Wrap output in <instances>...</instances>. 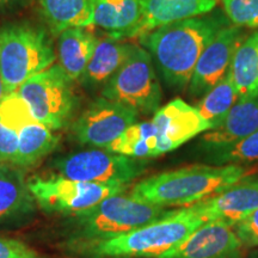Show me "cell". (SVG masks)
Segmentation results:
<instances>
[{
  "instance_id": "obj_12",
  "label": "cell",
  "mask_w": 258,
  "mask_h": 258,
  "mask_svg": "<svg viewBox=\"0 0 258 258\" xmlns=\"http://www.w3.org/2000/svg\"><path fill=\"white\" fill-rule=\"evenodd\" d=\"M152 122L158 135V156L184 145L198 135L211 131L196 106L175 98L154 112Z\"/></svg>"
},
{
  "instance_id": "obj_30",
  "label": "cell",
  "mask_w": 258,
  "mask_h": 258,
  "mask_svg": "<svg viewBox=\"0 0 258 258\" xmlns=\"http://www.w3.org/2000/svg\"><path fill=\"white\" fill-rule=\"evenodd\" d=\"M233 228L244 247H258V208Z\"/></svg>"
},
{
  "instance_id": "obj_3",
  "label": "cell",
  "mask_w": 258,
  "mask_h": 258,
  "mask_svg": "<svg viewBox=\"0 0 258 258\" xmlns=\"http://www.w3.org/2000/svg\"><path fill=\"white\" fill-rule=\"evenodd\" d=\"M167 208L139 201L123 192L103 200L98 205L71 215L69 245L83 251L102 241L120 237L163 218Z\"/></svg>"
},
{
  "instance_id": "obj_6",
  "label": "cell",
  "mask_w": 258,
  "mask_h": 258,
  "mask_svg": "<svg viewBox=\"0 0 258 258\" xmlns=\"http://www.w3.org/2000/svg\"><path fill=\"white\" fill-rule=\"evenodd\" d=\"M101 97L134 109L139 115L154 114L163 92L150 53L135 46L129 59L103 86Z\"/></svg>"
},
{
  "instance_id": "obj_11",
  "label": "cell",
  "mask_w": 258,
  "mask_h": 258,
  "mask_svg": "<svg viewBox=\"0 0 258 258\" xmlns=\"http://www.w3.org/2000/svg\"><path fill=\"white\" fill-rule=\"evenodd\" d=\"M245 37L243 28L233 24L226 25L213 37L195 64L188 84L189 97L202 98L227 76L235 50Z\"/></svg>"
},
{
  "instance_id": "obj_17",
  "label": "cell",
  "mask_w": 258,
  "mask_h": 258,
  "mask_svg": "<svg viewBox=\"0 0 258 258\" xmlns=\"http://www.w3.org/2000/svg\"><path fill=\"white\" fill-rule=\"evenodd\" d=\"M35 206L23 171L0 164V225L24 220L34 213Z\"/></svg>"
},
{
  "instance_id": "obj_16",
  "label": "cell",
  "mask_w": 258,
  "mask_h": 258,
  "mask_svg": "<svg viewBox=\"0 0 258 258\" xmlns=\"http://www.w3.org/2000/svg\"><path fill=\"white\" fill-rule=\"evenodd\" d=\"M143 19L137 37L164 25L207 15L218 0H141Z\"/></svg>"
},
{
  "instance_id": "obj_32",
  "label": "cell",
  "mask_w": 258,
  "mask_h": 258,
  "mask_svg": "<svg viewBox=\"0 0 258 258\" xmlns=\"http://www.w3.org/2000/svg\"><path fill=\"white\" fill-rule=\"evenodd\" d=\"M18 0H0V14L8 11L10 8H12Z\"/></svg>"
},
{
  "instance_id": "obj_28",
  "label": "cell",
  "mask_w": 258,
  "mask_h": 258,
  "mask_svg": "<svg viewBox=\"0 0 258 258\" xmlns=\"http://www.w3.org/2000/svg\"><path fill=\"white\" fill-rule=\"evenodd\" d=\"M221 5L235 27L258 28V0H221Z\"/></svg>"
},
{
  "instance_id": "obj_10",
  "label": "cell",
  "mask_w": 258,
  "mask_h": 258,
  "mask_svg": "<svg viewBox=\"0 0 258 258\" xmlns=\"http://www.w3.org/2000/svg\"><path fill=\"white\" fill-rule=\"evenodd\" d=\"M138 118L134 109L98 97L74 122L72 134L79 144L105 150Z\"/></svg>"
},
{
  "instance_id": "obj_24",
  "label": "cell",
  "mask_w": 258,
  "mask_h": 258,
  "mask_svg": "<svg viewBox=\"0 0 258 258\" xmlns=\"http://www.w3.org/2000/svg\"><path fill=\"white\" fill-rule=\"evenodd\" d=\"M105 150L135 159L158 157V135L153 122H135Z\"/></svg>"
},
{
  "instance_id": "obj_19",
  "label": "cell",
  "mask_w": 258,
  "mask_h": 258,
  "mask_svg": "<svg viewBox=\"0 0 258 258\" xmlns=\"http://www.w3.org/2000/svg\"><path fill=\"white\" fill-rule=\"evenodd\" d=\"M134 48V44L112 37L98 40L91 59L80 77V84L90 90L103 88L129 59Z\"/></svg>"
},
{
  "instance_id": "obj_2",
  "label": "cell",
  "mask_w": 258,
  "mask_h": 258,
  "mask_svg": "<svg viewBox=\"0 0 258 258\" xmlns=\"http://www.w3.org/2000/svg\"><path fill=\"white\" fill-rule=\"evenodd\" d=\"M253 171L245 165L184 166L141 179L129 195L164 208L190 207L252 175Z\"/></svg>"
},
{
  "instance_id": "obj_18",
  "label": "cell",
  "mask_w": 258,
  "mask_h": 258,
  "mask_svg": "<svg viewBox=\"0 0 258 258\" xmlns=\"http://www.w3.org/2000/svg\"><path fill=\"white\" fill-rule=\"evenodd\" d=\"M141 19V0H93V25L116 40L137 37Z\"/></svg>"
},
{
  "instance_id": "obj_31",
  "label": "cell",
  "mask_w": 258,
  "mask_h": 258,
  "mask_svg": "<svg viewBox=\"0 0 258 258\" xmlns=\"http://www.w3.org/2000/svg\"><path fill=\"white\" fill-rule=\"evenodd\" d=\"M18 148V134L0 121V163L12 161Z\"/></svg>"
},
{
  "instance_id": "obj_15",
  "label": "cell",
  "mask_w": 258,
  "mask_h": 258,
  "mask_svg": "<svg viewBox=\"0 0 258 258\" xmlns=\"http://www.w3.org/2000/svg\"><path fill=\"white\" fill-rule=\"evenodd\" d=\"M258 131V98L238 102L218 127L206 132L198 147L203 154L226 147Z\"/></svg>"
},
{
  "instance_id": "obj_20",
  "label": "cell",
  "mask_w": 258,
  "mask_h": 258,
  "mask_svg": "<svg viewBox=\"0 0 258 258\" xmlns=\"http://www.w3.org/2000/svg\"><path fill=\"white\" fill-rule=\"evenodd\" d=\"M97 43L98 38L88 28H71L59 35V64L73 82L80 79Z\"/></svg>"
},
{
  "instance_id": "obj_27",
  "label": "cell",
  "mask_w": 258,
  "mask_h": 258,
  "mask_svg": "<svg viewBox=\"0 0 258 258\" xmlns=\"http://www.w3.org/2000/svg\"><path fill=\"white\" fill-rule=\"evenodd\" d=\"M0 121L18 133L24 125L37 120L34 117L23 97L15 91L0 102Z\"/></svg>"
},
{
  "instance_id": "obj_23",
  "label": "cell",
  "mask_w": 258,
  "mask_h": 258,
  "mask_svg": "<svg viewBox=\"0 0 258 258\" xmlns=\"http://www.w3.org/2000/svg\"><path fill=\"white\" fill-rule=\"evenodd\" d=\"M18 148L11 163L17 167H30L55 150L60 138L53 131L34 121L18 132Z\"/></svg>"
},
{
  "instance_id": "obj_1",
  "label": "cell",
  "mask_w": 258,
  "mask_h": 258,
  "mask_svg": "<svg viewBox=\"0 0 258 258\" xmlns=\"http://www.w3.org/2000/svg\"><path fill=\"white\" fill-rule=\"evenodd\" d=\"M228 22L218 14H207L164 25L139 38L167 85L183 90L203 49Z\"/></svg>"
},
{
  "instance_id": "obj_4",
  "label": "cell",
  "mask_w": 258,
  "mask_h": 258,
  "mask_svg": "<svg viewBox=\"0 0 258 258\" xmlns=\"http://www.w3.org/2000/svg\"><path fill=\"white\" fill-rule=\"evenodd\" d=\"M203 222L205 220L191 207L170 211L158 220L92 245L83 252L95 258H158L178 246Z\"/></svg>"
},
{
  "instance_id": "obj_22",
  "label": "cell",
  "mask_w": 258,
  "mask_h": 258,
  "mask_svg": "<svg viewBox=\"0 0 258 258\" xmlns=\"http://www.w3.org/2000/svg\"><path fill=\"white\" fill-rule=\"evenodd\" d=\"M37 3L54 35L71 28L93 25V0H37Z\"/></svg>"
},
{
  "instance_id": "obj_26",
  "label": "cell",
  "mask_w": 258,
  "mask_h": 258,
  "mask_svg": "<svg viewBox=\"0 0 258 258\" xmlns=\"http://www.w3.org/2000/svg\"><path fill=\"white\" fill-rule=\"evenodd\" d=\"M209 165H245L258 161V131L237 143L205 154Z\"/></svg>"
},
{
  "instance_id": "obj_9",
  "label": "cell",
  "mask_w": 258,
  "mask_h": 258,
  "mask_svg": "<svg viewBox=\"0 0 258 258\" xmlns=\"http://www.w3.org/2000/svg\"><path fill=\"white\" fill-rule=\"evenodd\" d=\"M147 165V159H135L99 148L72 153L55 161L59 176L101 184H129L143 175Z\"/></svg>"
},
{
  "instance_id": "obj_33",
  "label": "cell",
  "mask_w": 258,
  "mask_h": 258,
  "mask_svg": "<svg viewBox=\"0 0 258 258\" xmlns=\"http://www.w3.org/2000/svg\"><path fill=\"white\" fill-rule=\"evenodd\" d=\"M8 96V93H6V90H5V85H4V82H3V78H2V74H0V102L3 101V99L5 98V97Z\"/></svg>"
},
{
  "instance_id": "obj_25",
  "label": "cell",
  "mask_w": 258,
  "mask_h": 258,
  "mask_svg": "<svg viewBox=\"0 0 258 258\" xmlns=\"http://www.w3.org/2000/svg\"><path fill=\"white\" fill-rule=\"evenodd\" d=\"M238 102L239 93L228 73L200 99L196 109L205 121L211 125V129H214L224 121L226 115Z\"/></svg>"
},
{
  "instance_id": "obj_21",
  "label": "cell",
  "mask_w": 258,
  "mask_h": 258,
  "mask_svg": "<svg viewBox=\"0 0 258 258\" xmlns=\"http://www.w3.org/2000/svg\"><path fill=\"white\" fill-rule=\"evenodd\" d=\"M228 73L239 93V102L258 98V30L237 48Z\"/></svg>"
},
{
  "instance_id": "obj_8",
  "label": "cell",
  "mask_w": 258,
  "mask_h": 258,
  "mask_svg": "<svg viewBox=\"0 0 258 258\" xmlns=\"http://www.w3.org/2000/svg\"><path fill=\"white\" fill-rule=\"evenodd\" d=\"M36 205L47 213L74 215L98 205L103 200L124 192L129 184H101L54 176L35 177L28 182Z\"/></svg>"
},
{
  "instance_id": "obj_5",
  "label": "cell",
  "mask_w": 258,
  "mask_h": 258,
  "mask_svg": "<svg viewBox=\"0 0 258 258\" xmlns=\"http://www.w3.org/2000/svg\"><path fill=\"white\" fill-rule=\"evenodd\" d=\"M55 60L53 42L42 28L22 23L0 30V74L8 95L53 66Z\"/></svg>"
},
{
  "instance_id": "obj_14",
  "label": "cell",
  "mask_w": 258,
  "mask_h": 258,
  "mask_svg": "<svg viewBox=\"0 0 258 258\" xmlns=\"http://www.w3.org/2000/svg\"><path fill=\"white\" fill-rule=\"evenodd\" d=\"M190 207L205 221H222L233 227L258 208V175L244 177L221 192Z\"/></svg>"
},
{
  "instance_id": "obj_7",
  "label": "cell",
  "mask_w": 258,
  "mask_h": 258,
  "mask_svg": "<svg viewBox=\"0 0 258 258\" xmlns=\"http://www.w3.org/2000/svg\"><path fill=\"white\" fill-rule=\"evenodd\" d=\"M17 92L27 102L34 117L51 131L69 123L78 103L73 80L60 64H53L31 77Z\"/></svg>"
},
{
  "instance_id": "obj_29",
  "label": "cell",
  "mask_w": 258,
  "mask_h": 258,
  "mask_svg": "<svg viewBox=\"0 0 258 258\" xmlns=\"http://www.w3.org/2000/svg\"><path fill=\"white\" fill-rule=\"evenodd\" d=\"M0 258H48L23 241L0 237Z\"/></svg>"
},
{
  "instance_id": "obj_13",
  "label": "cell",
  "mask_w": 258,
  "mask_h": 258,
  "mask_svg": "<svg viewBox=\"0 0 258 258\" xmlns=\"http://www.w3.org/2000/svg\"><path fill=\"white\" fill-rule=\"evenodd\" d=\"M158 258H244V245L232 226L211 220Z\"/></svg>"
}]
</instances>
